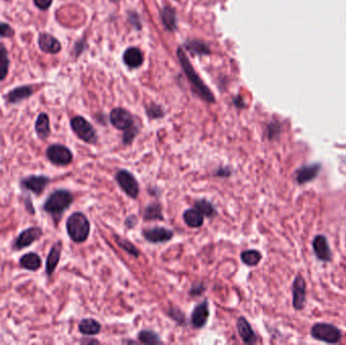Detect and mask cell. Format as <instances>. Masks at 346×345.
I'll return each instance as SVG.
<instances>
[{
    "label": "cell",
    "mask_w": 346,
    "mask_h": 345,
    "mask_svg": "<svg viewBox=\"0 0 346 345\" xmlns=\"http://www.w3.org/2000/svg\"><path fill=\"white\" fill-rule=\"evenodd\" d=\"M73 202V195L67 190H57L52 192L44 204V211L50 214L55 223H58L62 214L68 210Z\"/></svg>",
    "instance_id": "1"
},
{
    "label": "cell",
    "mask_w": 346,
    "mask_h": 345,
    "mask_svg": "<svg viewBox=\"0 0 346 345\" xmlns=\"http://www.w3.org/2000/svg\"><path fill=\"white\" fill-rule=\"evenodd\" d=\"M67 234L75 243H83L90 234V223L87 217L80 212L73 213L66 222Z\"/></svg>",
    "instance_id": "2"
},
{
    "label": "cell",
    "mask_w": 346,
    "mask_h": 345,
    "mask_svg": "<svg viewBox=\"0 0 346 345\" xmlns=\"http://www.w3.org/2000/svg\"><path fill=\"white\" fill-rule=\"evenodd\" d=\"M177 56L179 59V62L181 63L182 69L186 72L188 78L192 81V85L195 88V91L198 93L199 96H201V98L208 103H214L215 98L213 93L210 91V89L203 84V82L200 80V78L198 75L195 73V71L192 68L191 62L189 61L187 55L185 54V52L181 49H178L177 51Z\"/></svg>",
    "instance_id": "3"
},
{
    "label": "cell",
    "mask_w": 346,
    "mask_h": 345,
    "mask_svg": "<svg viewBox=\"0 0 346 345\" xmlns=\"http://www.w3.org/2000/svg\"><path fill=\"white\" fill-rule=\"evenodd\" d=\"M311 335L314 339L334 344L341 340V331L334 325L328 323H316L312 326Z\"/></svg>",
    "instance_id": "4"
},
{
    "label": "cell",
    "mask_w": 346,
    "mask_h": 345,
    "mask_svg": "<svg viewBox=\"0 0 346 345\" xmlns=\"http://www.w3.org/2000/svg\"><path fill=\"white\" fill-rule=\"evenodd\" d=\"M71 128L77 137L87 144H95L97 142V134L92 125L82 116H74L71 119Z\"/></svg>",
    "instance_id": "5"
},
{
    "label": "cell",
    "mask_w": 346,
    "mask_h": 345,
    "mask_svg": "<svg viewBox=\"0 0 346 345\" xmlns=\"http://www.w3.org/2000/svg\"><path fill=\"white\" fill-rule=\"evenodd\" d=\"M115 178L120 190L129 197L135 199L139 196L140 193L139 182L130 171L126 169H120L115 173Z\"/></svg>",
    "instance_id": "6"
},
{
    "label": "cell",
    "mask_w": 346,
    "mask_h": 345,
    "mask_svg": "<svg viewBox=\"0 0 346 345\" xmlns=\"http://www.w3.org/2000/svg\"><path fill=\"white\" fill-rule=\"evenodd\" d=\"M48 160L56 166H67L73 161V153L64 145L54 144L47 148Z\"/></svg>",
    "instance_id": "7"
},
{
    "label": "cell",
    "mask_w": 346,
    "mask_h": 345,
    "mask_svg": "<svg viewBox=\"0 0 346 345\" xmlns=\"http://www.w3.org/2000/svg\"><path fill=\"white\" fill-rule=\"evenodd\" d=\"M306 281L302 274H298L293 283V307L297 311L303 310L306 306Z\"/></svg>",
    "instance_id": "8"
},
{
    "label": "cell",
    "mask_w": 346,
    "mask_h": 345,
    "mask_svg": "<svg viewBox=\"0 0 346 345\" xmlns=\"http://www.w3.org/2000/svg\"><path fill=\"white\" fill-rule=\"evenodd\" d=\"M43 236V230L39 227H31L23 231L14 241L13 247L17 250H22L23 248L29 247L33 243H35Z\"/></svg>",
    "instance_id": "9"
},
{
    "label": "cell",
    "mask_w": 346,
    "mask_h": 345,
    "mask_svg": "<svg viewBox=\"0 0 346 345\" xmlns=\"http://www.w3.org/2000/svg\"><path fill=\"white\" fill-rule=\"evenodd\" d=\"M313 250L317 256V258L324 262L331 261L332 252L330 250V246L327 238L324 235H317L312 242Z\"/></svg>",
    "instance_id": "10"
},
{
    "label": "cell",
    "mask_w": 346,
    "mask_h": 345,
    "mask_svg": "<svg viewBox=\"0 0 346 345\" xmlns=\"http://www.w3.org/2000/svg\"><path fill=\"white\" fill-rule=\"evenodd\" d=\"M49 182L50 178L45 175H31L22 180V187L36 195H39L46 190Z\"/></svg>",
    "instance_id": "11"
},
{
    "label": "cell",
    "mask_w": 346,
    "mask_h": 345,
    "mask_svg": "<svg viewBox=\"0 0 346 345\" xmlns=\"http://www.w3.org/2000/svg\"><path fill=\"white\" fill-rule=\"evenodd\" d=\"M143 237L150 243H165L174 237L173 231L165 227H154L143 231Z\"/></svg>",
    "instance_id": "12"
},
{
    "label": "cell",
    "mask_w": 346,
    "mask_h": 345,
    "mask_svg": "<svg viewBox=\"0 0 346 345\" xmlns=\"http://www.w3.org/2000/svg\"><path fill=\"white\" fill-rule=\"evenodd\" d=\"M112 125L120 131H126L134 126V118L132 115L124 109H115L110 115Z\"/></svg>",
    "instance_id": "13"
},
{
    "label": "cell",
    "mask_w": 346,
    "mask_h": 345,
    "mask_svg": "<svg viewBox=\"0 0 346 345\" xmlns=\"http://www.w3.org/2000/svg\"><path fill=\"white\" fill-rule=\"evenodd\" d=\"M210 317V308L208 300H205L193 309L191 317L192 327L195 329H201L206 326Z\"/></svg>",
    "instance_id": "14"
},
{
    "label": "cell",
    "mask_w": 346,
    "mask_h": 345,
    "mask_svg": "<svg viewBox=\"0 0 346 345\" xmlns=\"http://www.w3.org/2000/svg\"><path fill=\"white\" fill-rule=\"evenodd\" d=\"M321 164L320 163H312L304 165L299 168L296 172V180L298 185H305L313 179H315L321 171Z\"/></svg>",
    "instance_id": "15"
},
{
    "label": "cell",
    "mask_w": 346,
    "mask_h": 345,
    "mask_svg": "<svg viewBox=\"0 0 346 345\" xmlns=\"http://www.w3.org/2000/svg\"><path fill=\"white\" fill-rule=\"evenodd\" d=\"M236 326L238 334L245 344H254L257 342V336L246 318H238Z\"/></svg>",
    "instance_id": "16"
},
{
    "label": "cell",
    "mask_w": 346,
    "mask_h": 345,
    "mask_svg": "<svg viewBox=\"0 0 346 345\" xmlns=\"http://www.w3.org/2000/svg\"><path fill=\"white\" fill-rule=\"evenodd\" d=\"M38 47L44 53L48 54H57L61 51L60 42L48 33H42L38 36Z\"/></svg>",
    "instance_id": "17"
},
{
    "label": "cell",
    "mask_w": 346,
    "mask_h": 345,
    "mask_svg": "<svg viewBox=\"0 0 346 345\" xmlns=\"http://www.w3.org/2000/svg\"><path fill=\"white\" fill-rule=\"evenodd\" d=\"M61 254H62V243L59 241L57 243H55L53 245V247L51 248L48 257H47V261H46V273L47 275H52L55 271V269H57L60 258H61Z\"/></svg>",
    "instance_id": "18"
},
{
    "label": "cell",
    "mask_w": 346,
    "mask_h": 345,
    "mask_svg": "<svg viewBox=\"0 0 346 345\" xmlns=\"http://www.w3.org/2000/svg\"><path fill=\"white\" fill-rule=\"evenodd\" d=\"M33 93H34L33 87L29 85H25V86L16 87L12 89L11 91H9L6 98L9 104H17L24 99L29 98L30 96L33 95Z\"/></svg>",
    "instance_id": "19"
},
{
    "label": "cell",
    "mask_w": 346,
    "mask_h": 345,
    "mask_svg": "<svg viewBox=\"0 0 346 345\" xmlns=\"http://www.w3.org/2000/svg\"><path fill=\"white\" fill-rule=\"evenodd\" d=\"M78 329L79 332L85 336H94L100 332L101 325L95 319L87 318L80 321Z\"/></svg>",
    "instance_id": "20"
},
{
    "label": "cell",
    "mask_w": 346,
    "mask_h": 345,
    "mask_svg": "<svg viewBox=\"0 0 346 345\" xmlns=\"http://www.w3.org/2000/svg\"><path fill=\"white\" fill-rule=\"evenodd\" d=\"M35 130L40 140H46L51 134L50 118L47 114H39L35 124Z\"/></svg>",
    "instance_id": "21"
},
{
    "label": "cell",
    "mask_w": 346,
    "mask_h": 345,
    "mask_svg": "<svg viewBox=\"0 0 346 345\" xmlns=\"http://www.w3.org/2000/svg\"><path fill=\"white\" fill-rule=\"evenodd\" d=\"M125 63L132 68H138L143 63V54L137 48H130L124 54Z\"/></svg>",
    "instance_id": "22"
},
{
    "label": "cell",
    "mask_w": 346,
    "mask_h": 345,
    "mask_svg": "<svg viewBox=\"0 0 346 345\" xmlns=\"http://www.w3.org/2000/svg\"><path fill=\"white\" fill-rule=\"evenodd\" d=\"M19 265L23 269L36 271L42 267V259L37 253L30 252L24 254L19 259Z\"/></svg>",
    "instance_id": "23"
},
{
    "label": "cell",
    "mask_w": 346,
    "mask_h": 345,
    "mask_svg": "<svg viewBox=\"0 0 346 345\" xmlns=\"http://www.w3.org/2000/svg\"><path fill=\"white\" fill-rule=\"evenodd\" d=\"M184 221L190 228H199L203 225V215L195 208L189 209L184 213Z\"/></svg>",
    "instance_id": "24"
},
{
    "label": "cell",
    "mask_w": 346,
    "mask_h": 345,
    "mask_svg": "<svg viewBox=\"0 0 346 345\" xmlns=\"http://www.w3.org/2000/svg\"><path fill=\"white\" fill-rule=\"evenodd\" d=\"M194 208L207 218H214L217 216V210L215 206L208 199L201 198L194 202Z\"/></svg>",
    "instance_id": "25"
},
{
    "label": "cell",
    "mask_w": 346,
    "mask_h": 345,
    "mask_svg": "<svg viewBox=\"0 0 346 345\" xmlns=\"http://www.w3.org/2000/svg\"><path fill=\"white\" fill-rule=\"evenodd\" d=\"M143 218L145 221H162L163 214L160 204L153 202L148 205L144 210Z\"/></svg>",
    "instance_id": "26"
},
{
    "label": "cell",
    "mask_w": 346,
    "mask_h": 345,
    "mask_svg": "<svg viewBox=\"0 0 346 345\" xmlns=\"http://www.w3.org/2000/svg\"><path fill=\"white\" fill-rule=\"evenodd\" d=\"M240 257H241L242 262L246 265L247 267H256L262 259L261 253L258 250H254V249L243 251Z\"/></svg>",
    "instance_id": "27"
},
{
    "label": "cell",
    "mask_w": 346,
    "mask_h": 345,
    "mask_svg": "<svg viewBox=\"0 0 346 345\" xmlns=\"http://www.w3.org/2000/svg\"><path fill=\"white\" fill-rule=\"evenodd\" d=\"M138 339L143 344H161L160 336L152 330H142L138 334Z\"/></svg>",
    "instance_id": "28"
},
{
    "label": "cell",
    "mask_w": 346,
    "mask_h": 345,
    "mask_svg": "<svg viewBox=\"0 0 346 345\" xmlns=\"http://www.w3.org/2000/svg\"><path fill=\"white\" fill-rule=\"evenodd\" d=\"M9 59L8 52L3 44H0V80H4L8 74Z\"/></svg>",
    "instance_id": "29"
},
{
    "label": "cell",
    "mask_w": 346,
    "mask_h": 345,
    "mask_svg": "<svg viewBox=\"0 0 346 345\" xmlns=\"http://www.w3.org/2000/svg\"><path fill=\"white\" fill-rule=\"evenodd\" d=\"M115 239L116 244H117L123 250H125L127 253H129V254L132 255V256L139 257L140 251L137 249V247H136L133 243H131V242L128 241L127 239H124V238H121V237H119V236H117V235H116V236L115 235Z\"/></svg>",
    "instance_id": "30"
},
{
    "label": "cell",
    "mask_w": 346,
    "mask_h": 345,
    "mask_svg": "<svg viewBox=\"0 0 346 345\" xmlns=\"http://www.w3.org/2000/svg\"><path fill=\"white\" fill-rule=\"evenodd\" d=\"M162 19L164 23V26L169 30L172 31L175 29L176 25V18H175V12L170 7H165L162 12Z\"/></svg>",
    "instance_id": "31"
},
{
    "label": "cell",
    "mask_w": 346,
    "mask_h": 345,
    "mask_svg": "<svg viewBox=\"0 0 346 345\" xmlns=\"http://www.w3.org/2000/svg\"><path fill=\"white\" fill-rule=\"evenodd\" d=\"M168 316L172 320H174L178 325H186V323H187L186 315L178 308L170 307L169 311H168Z\"/></svg>",
    "instance_id": "32"
},
{
    "label": "cell",
    "mask_w": 346,
    "mask_h": 345,
    "mask_svg": "<svg viewBox=\"0 0 346 345\" xmlns=\"http://www.w3.org/2000/svg\"><path fill=\"white\" fill-rule=\"evenodd\" d=\"M139 133V129L135 126L131 127L130 129L124 131V135H123V143L126 145H130L134 139L136 138V136Z\"/></svg>",
    "instance_id": "33"
},
{
    "label": "cell",
    "mask_w": 346,
    "mask_h": 345,
    "mask_svg": "<svg viewBox=\"0 0 346 345\" xmlns=\"http://www.w3.org/2000/svg\"><path fill=\"white\" fill-rule=\"evenodd\" d=\"M14 36L13 29L4 23L0 24V37L1 38H11Z\"/></svg>",
    "instance_id": "34"
},
{
    "label": "cell",
    "mask_w": 346,
    "mask_h": 345,
    "mask_svg": "<svg viewBox=\"0 0 346 345\" xmlns=\"http://www.w3.org/2000/svg\"><path fill=\"white\" fill-rule=\"evenodd\" d=\"M206 285L203 282H196L193 283L190 290V295L191 296H199L206 291Z\"/></svg>",
    "instance_id": "35"
},
{
    "label": "cell",
    "mask_w": 346,
    "mask_h": 345,
    "mask_svg": "<svg viewBox=\"0 0 346 345\" xmlns=\"http://www.w3.org/2000/svg\"><path fill=\"white\" fill-rule=\"evenodd\" d=\"M147 115L149 117L151 118H157V117H161L164 115V113L163 111L161 110L160 107L158 106H153V107H150L148 110H147Z\"/></svg>",
    "instance_id": "36"
},
{
    "label": "cell",
    "mask_w": 346,
    "mask_h": 345,
    "mask_svg": "<svg viewBox=\"0 0 346 345\" xmlns=\"http://www.w3.org/2000/svg\"><path fill=\"white\" fill-rule=\"evenodd\" d=\"M214 174L218 177H230L232 170L230 167H219Z\"/></svg>",
    "instance_id": "37"
},
{
    "label": "cell",
    "mask_w": 346,
    "mask_h": 345,
    "mask_svg": "<svg viewBox=\"0 0 346 345\" xmlns=\"http://www.w3.org/2000/svg\"><path fill=\"white\" fill-rule=\"evenodd\" d=\"M34 3L38 7V9H40V10H48L51 7V5H52L53 0H34Z\"/></svg>",
    "instance_id": "38"
},
{
    "label": "cell",
    "mask_w": 346,
    "mask_h": 345,
    "mask_svg": "<svg viewBox=\"0 0 346 345\" xmlns=\"http://www.w3.org/2000/svg\"><path fill=\"white\" fill-rule=\"evenodd\" d=\"M138 224V218L135 215H130L129 217L126 218L125 220V226L128 229H133L136 227V225Z\"/></svg>",
    "instance_id": "39"
},
{
    "label": "cell",
    "mask_w": 346,
    "mask_h": 345,
    "mask_svg": "<svg viewBox=\"0 0 346 345\" xmlns=\"http://www.w3.org/2000/svg\"><path fill=\"white\" fill-rule=\"evenodd\" d=\"M29 199H30V198H27V199L25 200V205H26V208H27V210L29 211V213L32 214V215H34V214H35V209H34L33 202H31Z\"/></svg>",
    "instance_id": "40"
},
{
    "label": "cell",
    "mask_w": 346,
    "mask_h": 345,
    "mask_svg": "<svg viewBox=\"0 0 346 345\" xmlns=\"http://www.w3.org/2000/svg\"><path fill=\"white\" fill-rule=\"evenodd\" d=\"M5 1H8V0H5Z\"/></svg>",
    "instance_id": "41"
}]
</instances>
